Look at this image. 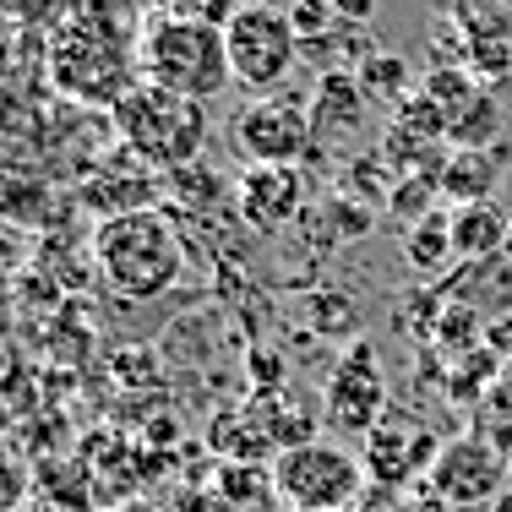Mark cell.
<instances>
[{"mask_svg": "<svg viewBox=\"0 0 512 512\" xmlns=\"http://www.w3.org/2000/svg\"><path fill=\"white\" fill-rule=\"evenodd\" d=\"M507 158H512V137L496 153L491 148H453L442 164H436V186H442V197L453 207L491 202V191H496V180H502Z\"/></svg>", "mask_w": 512, "mask_h": 512, "instance_id": "8fae6325", "label": "cell"}, {"mask_svg": "<svg viewBox=\"0 0 512 512\" xmlns=\"http://www.w3.org/2000/svg\"><path fill=\"white\" fill-rule=\"evenodd\" d=\"M284 17H289V28H295L300 44H316V39H327L333 28H344L338 11H333V0H289Z\"/></svg>", "mask_w": 512, "mask_h": 512, "instance_id": "e0dca14e", "label": "cell"}, {"mask_svg": "<svg viewBox=\"0 0 512 512\" xmlns=\"http://www.w3.org/2000/svg\"><path fill=\"white\" fill-rule=\"evenodd\" d=\"M251 382H256V393H284V355H278V349H256Z\"/></svg>", "mask_w": 512, "mask_h": 512, "instance_id": "d6986e66", "label": "cell"}, {"mask_svg": "<svg viewBox=\"0 0 512 512\" xmlns=\"http://www.w3.org/2000/svg\"><path fill=\"white\" fill-rule=\"evenodd\" d=\"M142 6H148V17H153V11H175L180 0H142Z\"/></svg>", "mask_w": 512, "mask_h": 512, "instance_id": "7402d4cb", "label": "cell"}, {"mask_svg": "<svg viewBox=\"0 0 512 512\" xmlns=\"http://www.w3.org/2000/svg\"><path fill=\"white\" fill-rule=\"evenodd\" d=\"M311 327L327 338H349L360 327V306L344 289H322V295H311Z\"/></svg>", "mask_w": 512, "mask_h": 512, "instance_id": "9a60e30c", "label": "cell"}, {"mask_svg": "<svg viewBox=\"0 0 512 512\" xmlns=\"http://www.w3.org/2000/svg\"><path fill=\"white\" fill-rule=\"evenodd\" d=\"M109 115H115V137L126 142V153L137 164L158 169V175H175V169L202 158L207 104L197 99H180V93L158 88V82H137Z\"/></svg>", "mask_w": 512, "mask_h": 512, "instance_id": "3957f363", "label": "cell"}, {"mask_svg": "<svg viewBox=\"0 0 512 512\" xmlns=\"http://www.w3.org/2000/svg\"><path fill=\"white\" fill-rule=\"evenodd\" d=\"M404 88H409L404 55H382V50H376V55L360 66V93H371V99H409Z\"/></svg>", "mask_w": 512, "mask_h": 512, "instance_id": "2e32d148", "label": "cell"}, {"mask_svg": "<svg viewBox=\"0 0 512 512\" xmlns=\"http://www.w3.org/2000/svg\"><path fill=\"white\" fill-rule=\"evenodd\" d=\"M507 256H512V240H507Z\"/></svg>", "mask_w": 512, "mask_h": 512, "instance_id": "cb8c5ba5", "label": "cell"}, {"mask_svg": "<svg viewBox=\"0 0 512 512\" xmlns=\"http://www.w3.org/2000/svg\"><path fill=\"white\" fill-rule=\"evenodd\" d=\"M224 50H229V71L235 82L256 99H267L273 88H284V77L300 60V39L289 28V17L267 0H246L224 28Z\"/></svg>", "mask_w": 512, "mask_h": 512, "instance_id": "5b68a950", "label": "cell"}, {"mask_svg": "<svg viewBox=\"0 0 512 512\" xmlns=\"http://www.w3.org/2000/svg\"><path fill=\"white\" fill-rule=\"evenodd\" d=\"M137 66L142 82L180 93V99H218V93L235 82L229 71V50H224V28L197 17H180V11H153L137 28Z\"/></svg>", "mask_w": 512, "mask_h": 512, "instance_id": "7a4b0ae2", "label": "cell"}, {"mask_svg": "<svg viewBox=\"0 0 512 512\" xmlns=\"http://www.w3.org/2000/svg\"><path fill=\"white\" fill-rule=\"evenodd\" d=\"M512 240V218L496 202H474V207H453V246L463 262H491L502 256Z\"/></svg>", "mask_w": 512, "mask_h": 512, "instance_id": "7c38bea8", "label": "cell"}, {"mask_svg": "<svg viewBox=\"0 0 512 512\" xmlns=\"http://www.w3.org/2000/svg\"><path fill=\"white\" fill-rule=\"evenodd\" d=\"M507 6H512V0H507Z\"/></svg>", "mask_w": 512, "mask_h": 512, "instance_id": "d4e9b609", "label": "cell"}, {"mask_svg": "<svg viewBox=\"0 0 512 512\" xmlns=\"http://www.w3.org/2000/svg\"><path fill=\"white\" fill-rule=\"evenodd\" d=\"M365 463L344 442H300L273 458V491L295 512H344L365 491Z\"/></svg>", "mask_w": 512, "mask_h": 512, "instance_id": "277c9868", "label": "cell"}, {"mask_svg": "<svg viewBox=\"0 0 512 512\" xmlns=\"http://www.w3.org/2000/svg\"><path fill=\"white\" fill-rule=\"evenodd\" d=\"M404 256L420 267V273H442V267L458 256V246H453V213H425V218H414L409 235H404Z\"/></svg>", "mask_w": 512, "mask_h": 512, "instance_id": "5bb4252c", "label": "cell"}, {"mask_svg": "<svg viewBox=\"0 0 512 512\" xmlns=\"http://www.w3.org/2000/svg\"><path fill=\"white\" fill-rule=\"evenodd\" d=\"M360 82L349 71H322L316 82V104H311V126L316 137H333V131H355L360 126Z\"/></svg>", "mask_w": 512, "mask_h": 512, "instance_id": "4fadbf2b", "label": "cell"}, {"mask_svg": "<svg viewBox=\"0 0 512 512\" xmlns=\"http://www.w3.org/2000/svg\"><path fill=\"white\" fill-rule=\"evenodd\" d=\"M322 420L333 425L338 436H360V442L387 420V382H382V365H376V349L365 344V338L349 344V355L333 365V376H327Z\"/></svg>", "mask_w": 512, "mask_h": 512, "instance_id": "ba28073f", "label": "cell"}, {"mask_svg": "<svg viewBox=\"0 0 512 512\" xmlns=\"http://www.w3.org/2000/svg\"><path fill=\"white\" fill-rule=\"evenodd\" d=\"M311 109L289 93H267V99H251L229 126V142L246 158V169H278V164H300L311 153Z\"/></svg>", "mask_w": 512, "mask_h": 512, "instance_id": "8992f818", "label": "cell"}, {"mask_svg": "<svg viewBox=\"0 0 512 512\" xmlns=\"http://www.w3.org/2000/svg\"><path fill=\"white\" fill-rule=\"evenodd\" d=\"M93 262H99V278L115 289L131 306H153L186 273V251H180V235L158 207H137V213L104 218L93 229Z\"/></svg>", "mask_w": 512, "mask_h": 512, "instance_id": "6da1fadb", "label": "cell"}, {"mask_svg": "<svg viewBox=\"0 0 512 512\" xmlns=\"http://www.w3.org/2000/svg\"><path fill=\"white\" fill-rule=\"evenodd\" d=\"M300 207H306V175H300V164L246 169L235 186V213L246 218L256 235H278L284 224H295Z\"/></svg>", "mask_w": 512, "mask_h": 512, "instance_id": "30bf717a", "label": "cell"}, {"mask_svg": "<svg viewBox=\"0 0 512 512\" xmlns=\"http://www.w3.org/2000/svg\"><path fill=\"white\" fill-rule=\"evenodd\" d=\"M333 11H338L344 28H365V22L376 17V0H333Z\"/></svg>", "mask_w": 512, "mask_h": 512, "instance_id": "44dd1931", "label": "cell"}, {"mask_svg": "<svg viewBox=\"0 0 512 512\" xmlns=\"http://www.w3.org/2000/svg\"><path fill=\"white\" fill-rule=\"evenodd\" d=\"M256 480H262V474H256L251 463H224V469H218V491H224L229 502H262V496H273V491H256Z\"/></svg>", "mask_w": 512, "mask_h": 512, "instance_id": "ac0fdd59", "label": "cell"}, {"mask_svg": "<svg viewBox=\"0 0 512 512\" xmlns=\"http://www.w3.org/2000/svg\"><path fill=\"white\" fill-rule=\"evenodd\" d=\"M436 453H442V442H436L420 420H404V414L387 409V420L365 436L360 463H365V474H371L376 485H404L420 469H431Z\"/></svg>", "mask_w": 512, "mask_h": 512, "instance_id": "9c48e42d", "label": "cell"}, {"mask_svg": "<svg viewBox=\"0 0 512 512\" xmlns=\"http://www.w3.org/2000/svg\"><path fill=\"white\" fill-rule=\"evenodd\" d=\"M431 491H436V502H447L458 512L496 502L507 491L502 442H485V436H453V442H442V453L431 463Z\"/></svg>", "mask_w": 512, "mask_h": 512, "instance_id": "52a82bcc", "label": "cell"}, {"mask_svg": "<svg viewBox=\"0 0 512 512\" xmlns=\"http://www.w3.org/2000/svg\"><path fill=\"white\" fill-rule=\"evenodd\" d=\"M126 512H148V507H126Z\"/></svg>", "mask_w": 512, "mask_h": 512, "instance_id": "603a6c76", "label": "cell"}, {"mask_svg": "<svg viewBox=\"0 0 512 512\" xmlns=\"http://www.w3.org/2000/svg\"><path fill=\"white\" fill-rule=\"evenodd\" d=\"M246 6V0H180V17H197V22H213V28H229V17Z\"/></svg>", "mask_w": 512, "mask_h": 512, "instance_id": "ffe728a7", "label": "cell"}]
</instances>
